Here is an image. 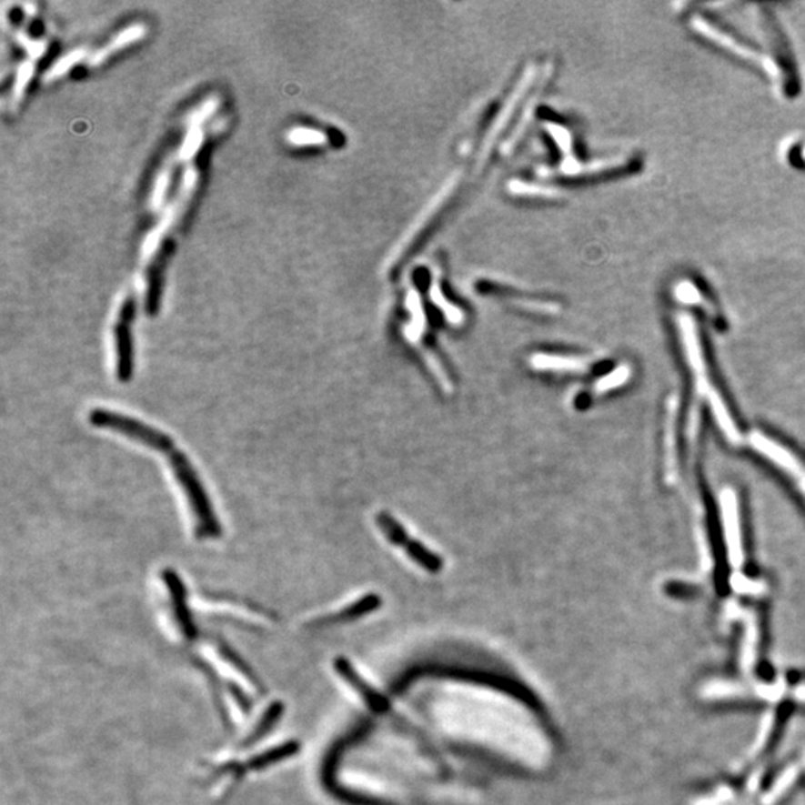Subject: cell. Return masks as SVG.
<instances>
[{
    "label": "cell",
    "instance_id": "obj_3",
    "mask_svg": "<svg viewBox=\"0 0 805 805\" xmlns=\"http://www.w3.org/2000/svg\"><path fill=\"white\" fill-rule=\"evenodd\" d=\"M376 524L379 527L380 531L387 536L393 545L400 546L406 554L417 562L418 566H421L424 570L429 573H438L443 570V558L434 554L427 546L422 545L421 541L412 540L410 534L403 528V525L391 517L387 512L377 513L376 517Z\"/></svg>",
    "mask_w": 805,
    "mask_h": 805
},
{
    "label": "cell",
    "instance_id": "obj_13",
    "mask_svg": "<svg viewBox=\"0 0 805 805\" xmlns=\"http://www.w3.org/2000/svg\"><path fill=\"white\" fill-rule=\"evenodd\" d=\"M288 141L294 145H300V146H310V145H326L328 137L319 130L298 127L293 128L288 133Z\"/></svg>",
    "mask_w": 805,
    "mask_h": 805
},
{
    "label": "cell",
    "instance_id": "obj_7",
    "mask_svg": "<svg viewBox=\"0 0 805 805\" xmlns=\"http://www.w3.org/2000/svg\"><path fill=\"white\" fill-rule=\"evenodd\" d=\"M723 518H725V528L727 538L730 543V558L734 566L743 564V543H741V531H740L739 508L737 501L731 492L723 496Z\"/></svg>",
    "mask_w": 805,
    "mask_h": 805
},
{
    "label": "cell",
    "instance_id": "obj_11",
    "mask_svg": "<svg viewBox=\"0 0 805 805\" xmlns=\"http://www.w3.org/2000/svg\"><path fill=\"white\" fill-rule=\"evenodd\" d=\"M379 606L380 599L377 595H367V597H364L361 601H357L356 604H352L351 608L340 611L339 615L333 616L330 619L333 620V622H335V619H354V618H358V616L366 615L368 611L375 610V609L379 608Z\"/></svg>",
    "mask_w": 805,
    "mask_h": 805
},
{
    "label": "cell",
    "instance_id": "obj_9",
    "mask_svg": "<svg viewBox=\"0 0 805 805\" xmlns=\"http://www.w3.org/2000/svg\"><path fill=\"white\" fill-rule=\"evenodd\" d=\"M145 34H146L145 25H132V27H127V29L123 30L120 35H116V36L114 37L107 45H105L102 50L97 51V53L93 55V58H91V65H99V63L104 62L105 58L109 57L111 54L121 50L123 46L128 45V44H132V42L137 41V39H141Z\"/></svg>",
    "mask_w": 805,
    "mask_h": 805
},
{
    "label": "cell",
    "instance_id": "obj_5",
    "mask_svg": "<svg viewBox=\"0 0 805 805\" xmlns=\"http://www.w3.org/2000/svg\"><path fill=\"white\" fill-rule=\"evenodd\" d=\"M751 447L758 452L765 455L770 461L777 464L780 470L790 476V479L801 489L805 497V464L793 455V452L781 447L780 443L774 442L765 434L753 433L750 438Z\"/></svg>",
    "mask_w": 805,
    "mask_h": 805
},
{
    "label": "cell",
    "instance_id": "obj_8",
    "mask_svg": "<svg viewBox=\"0 0 805 805\" xmlns=\"http://www.w3.org/2000/svg\"><path fill=\"white\" fill-rule=\"evenodd\" d=\"M457 182H458V176H455L454 181H450L449 184L445 186V190H443L442 193L438 195V197L434 200L433 205H431V206H429L428 209H427V211L422 214L424 215V216H421V218H419V221H417V223L413 224L412 230L408 233V239L403 240V242H401V244L397 247L396 252H394L393 257H391V260H389L391 261L389 265H394L393 261L398 260V258L403 256V252H405L406 249L409 248L410 245H412L413 240H415V237H417V236L419 235L422 230H424V227H426L427 223H428L429 219L433 218V215L438 214V207L442 206L443 203H445V200H447L448 196L452 193V190H455V186H457Z\"/></svg>",
    "mask_w": 805,
    "mask_h": 805
},
{
    "label": "cell",
    "instance_id": "obj_12",
    "mask_svg": "<svg viewBox=\"0 0 805 805\" xmlns=\"http://www.w3.org/2000/svg\"><path fill=\"white\" fill-rule=\"evenodd\" d=\"M408 306L412 310L413 318L412 326L406 330V333H408L410 339H417L421 335L422 330H424V327H426V318H424V309H422L421 300H419V294L410 291L409 296H408Z\"/></svg>",
    "mask_w": 805,
    "mask_h": 805
},
{
    "label": "cell",
    "instance_id": "obj_14",
    "mask_svg": "<svg viewBox=\"0 0 805 805\" xmlns=\"http://www.w3.org/2000/svg\"><path fill=\"white\" fill-rule=\"evenodd\" d=\"M545 128L548 130L550 136L554 137L558 148L561 149L562 154H564V158L573 157L574 154L571 153L573 144H571L570 132H569L566 127L555 125V123H546Z\"/></svg>",
    "mask_w": 805,
    "mask_h": 805
},
{
    "label": "cell",
    "instance_id": "obj_1",
    "mask_svg": "<svg viewBox=\"0 0 805 805\" xmlns=\"http://www.w3.org/2000/svg\"><path fill=\"white\" fill-rule=\"evenodd\" d=\"M91 426L97 428L111 429L114 433L123 434L126 438L142 443L149 449L158 450L170 459V467L175 478L181 485L190 504L191 512L196 520V536L198 540L219 538L223 536V528L219 524L216 513L212 508L211 498L207 496L205 485L198 478L197 471L190 459L182 450L176 449L174 438L158 428L137 421L135 418L123 413L106 409H93L88 415Z\"/></svg>",
    "mask_w": 805,
    "mask_h": 805
},
{
    "label": "cell",
    "instance_id": "obj_2",
    "mask_svg": "<svg viewBox=\"0 0 805 805\" xmlns=\"http://www.w3.org/2000/svg\"><path fill=\"white\" fill-rule=\"evenodd\" d=\"M679 327L681 330V340H683V347H685L686 359L689 363L692 373H694L695 385L707 403L710 405L711 410L715 413L716 419L723 433L727 434V438H731L734 442L739 440V429L735 427L734 419L731 413L727 409V406L723 403L722 397L719 394L718 388L711 382L710 372L707 367L706 357L702 354L701 339L698 333L697 326H695L694 318H690L689 315L681 314L678 317Z\"/></svg>",
    "mask_w": 805,
    "mask_h": 805
},
{
    "label": "cell",
    "instance_id": "obj_10",
    "mask_svg": "<svg viewBox=\"0 0 805 805\" xmlns=\"http://www.w3.org/2000/svg\"><path fill=\"white\" fill-rule=\"evenodd\" d=\"M508 190L512 195L528 196V197L557 198L561 196L559 191L550 186H537L528 182L512 181L508 184Z\"/></svg>",
    "mask_w": 805,
    "mask_h": 805
},
{
    "label": "cell",
    "instance_id": "obj_6",
    "mask_svg": "<svg viewBox=\"0 0 805 805\" xmlns=\"http://www.w3.org/2000/svg\"><path fill=\"white\" fill-rule=\"evenodd\" d=\"M161 579L165 582L166 589L169 590L175 619H176L179 629L188 640H195L197 637V628H196L188 606H186V585L182 582L178 573L172 569H165L161 571Z\"/></svg>",
    "mask_w": 805,
    "mask_h": 805
},
{
    "label": "cell",
    "instance_id": "obj_17",
    "mask_svg": "<svg viewBox=\"0 0 805 805\" xmlns=\"http://www.w3.org/2000/svg\"><path fill=\"white\" fill-rule=\"evenodd\" d=\"M169 170H166L165 174L161 175L160 178H158L157 186H156V191H154V206H158V205H160L161 198H163V196H165L166 186H169Z\"/></svg>",
    "mask_w": 805,
    "mask_h": 805
},
{
    "label": "cell",
    "instance_id": "obj_16",
    "mask_svg": "<svg viewBox=\"0 0 805 805\" xmlns=\"http://www.w3.org/2000/svg\"><path fill=\"white\" fill-rule=\"evenodd\" d=\"M83 55L84 51H75V53L69 54V55H66L63 60H60V62L55 63V65L51 67L50 72L45 75V81L57 78L60 75L66 74L67 69L74 66L75 63L79 62V60L83 58Z\"/></svg>",
    "mask_w": 805,
    "mask_h": 805
},
{
    "label": "cell",
    "instance_id": "obj_4",
    "mask_svg": "<svg viewBox=\"0 0 805 805\" xmlns=\"http://www.w3.org/2000/svg\"><path fill=\"white\" fill-rule=\"evenodd\" d=\"M135 306L130 300L121 306L118 321L114 328L116 342V375L121 384H128L135 376V351H133L132 321Z\"/></svg>",
    "mask_w": 805,
    "mask_h": 805
},
{
    "label": "cell",
    "instance_id": "obj_15",
    "mask_svg": "<svg viewBox=\"0 0 805 805\" xmlns=\"http://www.w3.org/2000/svg\"><path fill=\"white\" fill-rule=\"evenodd\" d=\"M429 294H431L433 302L445 312V315H447L450 321L458 322L459 319L463 318L461 312H459L455 306L450 305V303H448L447 300H445V296H443L442 289H440V284H438L436 277H434L433 282H431Z\"/></svg>",
    "mask_w": 805,
    "mask_h": 805
},
{
    "label": "cell",
    "instance_id": "obj_18",
    "mask_svg": "<svg viewBox=\"0 0 805 805\" xmlns=\"http://www.w3.org/2000/svg\"><path fill=\"white\" fill-rule=\"evenodd\" d=\"M30 75H32V67L30 65H25V66L21 67L20 74H18L17 78V86H15V99H18L21 95V91L25 87V84L29 81Z\"/></svg>",
    "mask_w": 805,
    "mask_h": 805
}]
</instances>
